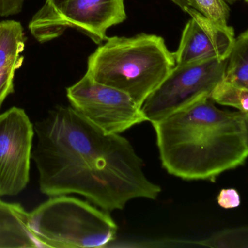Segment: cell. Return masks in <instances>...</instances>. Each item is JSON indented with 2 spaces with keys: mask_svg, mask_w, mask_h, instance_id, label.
Segmentation results:
<instances>
[{
  "mask_svg": "<svg viewBox=\"0 0 248 248\" xmlns=\"http://www.w3.org/2000/svg\"><path fill=\"white\" fill-rule=\"evenodd\" d=\"M33 129L31 159L41 192L49 198L76 194L110 213L132 199L154 200L161 192L128 140L104 132L71 106L54 108Z\"/></svg>",
  "mask_w": 248,
  "mask_h": 248,
  "instance_id": "cell-1",
  "label": "cell"
},
{
  "mask_svg": "<svg viewBox=\"0 0 248 248\" xmlns=\"http://www.w3.org/2000/svg\"><path fill=\"white\" fill-rule=\"evenodd\" d=\"M163 168L186 181L214 182L248 158L246 115L204 97L152 123Z\"/></svg>",
  "mask_w": 248,
  "mask_h": 248,
  "instance_id": "cell-2",
  "label": "cell"
},
{
  "mask_svg": "<svg viewBox=\"0 0 248 248\" xmlns=\"http://www.w3.org/2000/svg\"><path fill=\"white\" fill-rule=\"evenodd\" d=\"M176 66L163 38L141 33L107 37L87 61V74L122 90L141 107Z\"/></svg>",
  "mask_w": 248,
  "mask_h": 248,
  "instance_id": "cell-3",
  "label": "cell"
},
{
  "mask_svg": "<svg viewBox=\"0 0 248 248\" xmlns=\"http://www.w3.org/2000/svg\"><path fill=\"white\" fill-rule=\"evenodd\" d=\"M28 221L39 248H103L117 235L109 213L67 195L50 197L29 213Z\"/></svg>",
  "mask_w": 248,
  "mask_h": 248,
  "instance_id": "cell-4",
  "label": "cell"
},
{
  "mask_svg": "<svg viewBox=\"0 0 248 248\" xmlns=\"http://www.w3.org/2000/svg\"><path fill=\"white\" fill-rule=\"evenodd\" d=\"M126 19L124 0H65L57 8L43 7L29 27L39 42L56 39L68 28L77 29L100 44L108 30Z\"/></svg>",
  "mask_w": 248,
  "mask_h": 248,
  "instance_id": "cell-5",
  "label": "cell"
},
{
  "mask_svg": "<svg viewBox=\"0 0 248 248\" xmlns=\"http://www.w3.org/2000/svg\"><path fill=\"white\" fill-rule=\"evenodd\" d=\"M227 59L205 60L176 65L147 98L141 109L151 123L204 97H211L224 79Z\"/></svg>",
  "mask_w": 248,
  "mask_h": 248,
  "instance_id": "cell-6",
  "label": "cell"
},
{
  "mask_svg": "<svg viewBox=\"0 0 248 248\" xmlns=\"http://www.w3.org/2000/svg\"><path fill=\"white\" fill-rule=\"evenodd\" d=\"M71 106L87 120L110 134H120L147 122L141 107L127 93L85 75L68 87Z\"/></svg>",
  "mask_w": 248,
  "mask_h": 248,
  "instance_id": "cell-7",
  "label": "cell"
},
{
  "mask_svg": "<svg viewBox=\"0 0 248 248\" xmlns=\"http://www.w3.org/2000/svg\"><path fill=\"white\" fill-rule=\"evenodd\" d=\"M33 125L23 109L0 114V197L16 196L30 178Z\"/></svg>",
  "mask_w": 248,
  "mask_h": 248,
  "instance_id": "cell-8",
  "label": "cell"
},
{
  "mask_svg": "<svg viewBox=\"0 0 248 248\" xmlns=\"http://www.w3.org/2000/svg\"><path fill=\"white\" fill-rule=\"evenodd\" d=\"M185 12L191 18L182 32L177 50L173 52L176 65L227 59L235 41L233 28L212 21L193 7Z\"/></svg>",
  "mask_w": 248,
  "mask_h": 248,
  "instance_id": "cell-9",
  "label": "cell"
},
{
  "mask_svg": "<svg viewBox=\"0 0 248 248\" xmlns=\"http://www.w3.org/2000/svg\"><path fill=\"white\" fill-rule=\"evenodd\" d=\"M24 31L20 22L1 21L0 33V109L9 95L14 92L15 73L21 66L24 50Z\"/></svg>",
  "mask_w": 248,
  "mask_h": 248,
  "instance_id": "cell-10",
  "label": "cell"
},
{
  "mask_svg": "<svg viewBox=\"0 0 248 248\" xmlns=\"http://www.w3.org/2000/svg\"><path fill=\"white\" fill-rule=\"evenodd\" d=\"M29 213L20 204L0 199V248H39L29 227Z\"/></svg>",
  "mask_w": 248,
  "mask_h": 248,
  "instance_id": "cell-11",
  "label": "cell"
},
{
  "mask_svg": "<svg viewBox=\"0 0 248 248\" xmlns=\"http://www.w3.org/2000/svg\"><path fill=\"white\" fill-rule=\"evenodd\" d=\"M223 81L234 87L248 88V30L234 41Z\"/></svg>",
  "mask_w": 248,
  "mask_h": 248,
  "instance_id": "cell-12",
  "label": "cell"
},
{
  "mask_svg": "<svg viewBox=\"0 0 248 248\" xmlns=\"http://www.w3.org/2000/svg\"><path fill=\"white\" fill-rule=\"evenodd\" d=\"M192 243L202 247L248 248V227L219 231L208 238Z\"/></svg>",
  "mask_w": 248,
  "mask_h": 248,
  "instance_id": "cell-13",
  "label": "cell"
},
{
  "mask_svg": "<svg viewBox=\"0 0 248 248\" xmlns=\"http://www.w3.org/2000/svg\"><path fill=\"white\" fill-rule=\"evenodd\" d=\"M211 98L218 104L231 106L243 113H248V88L234 87L222 80Z\"/></svg>",
  "mask_w": 248,
  "mask_h": 248,
  "instance_id": "cell-14",
  "label": "cell"
},
{
  "mask_svg": "<svg viewBox=\"0 0 248 248\" xmlns=\"http://www.w3.org/2000/svg\"><path fill=\"white\" fill-rule=\"evenodd\" d=\"M192 7L212 21L227 25L230 9L224 0H192Z\"/></svg>",
  "mask_w": 248,
  "mask_h": 248,
  "instance_id": "cell-15",
  "label": "cell"
},
{
  "mask_svg": "<svg viewBox=\"0 0 248 248\" xmlns=\"http://www.w3.org/2000/svg\"><path fill=\"white\" fill-rule=\"evenodd\" d=\"M218 205L223 208L231 209L240 205V197L238 192L234 189H222L217 198Z\"/></svg>",
  "mask_w": 248,
  "mask_h": 248,
  "instance_id": "cell-16",
  "label": "cell"
},
{
  "mask_svg": "<svg viewBox=\"0 0 248 248\" xmlns=\"http://www.w3.org/2000/svg\"><path fill=\"white\" fill-rule=\"evenodd\" d=\"M26 0H0V17H8L18 14Z\"/></svg>",
  "mask_w": 248,
  "mask_h": 248,
  "instance_id": "cell-17",
  "label": "cell"
},
{
  "mask_svg": "<svg viewBox=\"0 0 248 248\" xmlns=\"http://www.w3.org/2000/svg\"><path fill=\"white\" fill-rule=\"evenodd\" d=\"M172 2L185 11L188 7H192V0H170Z\"/></svg>",
  "mask_w": 248,
  "mask_h": 248,
  "instance_id": "cell-18",
  "label": "cell"
},
{
  "mask_svg": "<svg viewBox=\"0 0 248 248\" xmlns=\"http://www.w3.org/2000/svg\"><path fill=\"white\" fill-rule=\"evenodd\" d=\"M65 0H46L43 6L48 8H57L62 4Z\"/></svg>",
  "mask_w": 248,
  "mask_h": 248,
  "instance_id": "cell-19",
  "label": "cell"
},
{
  "mask_svg": "<svg viewBox=\"0 0 248 248\" xmlns=\"http://www.w3.org/2000/svg\"><path fill=\"white\" fill-rule=\"evenodd\" d=\"M227 4H234L237 1H240V0H224Z\"/></svg>",
  "mask_w": 248,
  "mask_h": 248,
  "instance_id": "cell-20",
  "label": "cell"
},
{
  "mask_svg": "<svg viewBox=\"0 0 248 248\" xmlns=\"http://www.w3.org/2000/svg\"><path fill=\"white\" fill-rule=\"evenodd\" d=\"M246 115V128H247L248 132V113L245 114Z\"/></svg>",
  "mask_w": 248,
  "mask_h": 248,
  "instance_id": "cell-21",
  "label": "cell"
},
{
  "mask_svg": "<svg viewBox=\"0 0 248 248\" xmlns=\"http://www.w3.org/2000/svg\"><path fill=\"white\" fill-rule=\"evenodd\" d=\"M1 22H0V33H1Z\"/></svg>",
  "mask_w": 248,
  "mask_h": 248,
  "instance_id": "cell-22",
  "label": "cell"
},
{
  "mask_svg": "<svg viewBox=\"0 0 248 248\" xmlns=\"http://www.w3.org/2000/svg\"><path fill=\"white\" fill-rule=\"evenodd\" d=\"M245 1H246V2H248V0H245Z\"/></svg>",
  "mask_w": 248,
  "mask_h": 248,
  "instance_id": "cell-23",
  "label": "cell"
}]
</instances>
